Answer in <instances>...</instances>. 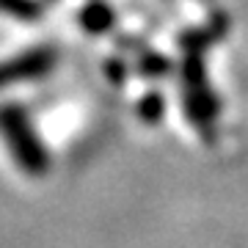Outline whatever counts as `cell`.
Instances as JSON below:
<instances>
[{
  "label": "cell",
  "mask_w": 248,
  "mask_h": 248,
  "mask_svg": "<svg viewBox=\"0 0 248 248\" xmlns=\"http://www.w3.org/2000/svg\"><path fill=\"white\" fill-rule=\"evenodd\" d=\"M0 135L11 157L28 177H45L50 169V155L33 130V122L22 105H0Z\"/></svg>",
  "instance_id": "cell-1"
},
{
  "label": "cell",
  "mask_w": 248,
  "mask_h": 248,
  "mask_svg": "<svg viewBox=\"0 0 248 248\" xmlns=\"http://www.w3.org/2000/svg\"><path fill=\"white\" fill-rule=\"evenodd\" d=\"M182 86H185V113L190 124H196L199 130H207L210 124H215L213 119L218 116V102L207 86L199 50H187L185 63H182Z\"/></svg>",
  "instance_id": "cell-2"
},
{
  "label": "cell",
  "mask_w": 248,
  "mask_h": 248,
  "mask_svg": "<svg viewBox=\"0 0 248 248\" xmlns=\"http://www.w3.org/2000/svg\"><path fill=\"white\" fill-rule=\"evenodd\" d=\"M55 50L50 47H36L28 53L0 61V89H9L17 83H31V80H42L55 69Z\"/></svg>",
  "instance_id": "cell-3"
},
{
  "label": "cell",
  "mask_w": 248,
  "mask_h": 248,
  "mask_svg": "<svg viewBox=\"0 0 248 248\" xmlns=\"http://www.w3.org/2000/svg\"><path fill=\"white\" fill-rule=\"evenodd\" d=\"M113 9L110 6H105V3H91V6H86V9L80 11V25L86 28L89 33L99 36L105 33L108 28L113 25Z\"/></svg>",
  "instance_id": "cell-4"
},
{
  "label": "cell",
  "mask_w": 248,
  "mask_h": 248,
  "mask_svg": "<svg viewBox=\"0 0 248 248\" xmlns=\"http://www.w3.org/2000/svg\"><path fill=\"white\" fill-rule=\"evenodd\" d=\"M0 11L9 17L25 19V22H33V19L42 17V9L36 0H0Z\"/></svg>",
  "instance_id": "cell-5"
},
{
  "label": "cell",
  "mask_w": 248,
  "mask_h": 248,
  "mask_svg": "<svg viewBox=\"0 0 248 248\" xmlns=\"http://www.w3.org/2000/svg\"><path fill=\"white\" fill-rule=\"evenodd\" d=\"M141 116H143V122H149V124H155L163 116V97L157 91H152V94H146L141 99Z\"/></svg>",
  "instance_id": "cell-6"
}]
</instances>
